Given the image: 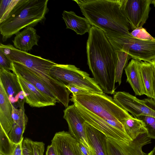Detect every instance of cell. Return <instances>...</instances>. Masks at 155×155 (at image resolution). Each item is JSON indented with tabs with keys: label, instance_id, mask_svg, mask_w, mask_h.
<instances>
[{
	"label": "cell",
	"instance_id": "6da1fadb",
	"mask_svg": "<svg viewBox=\"0 0 155 155\" xmlns=\"http://www.w3.org/2000/svg\"><path fill=\"white\" fill-rule=\"evenodd\" d=\"M87 42V64L94 80L104 93L114 94L118 53L101 30L92 26Z\"/></svg>",
	"mask_w": 155,
	"mask_h": 155
},
{
	"label": "cell",
	"instance_id": "7a4b0ae2",
	"mask_svg": "<svg viewBox=\"0 0 155 155\" xmlns=\"http://www.w3.org/2000/svg\"><path fill=\"white\" fill-rule=\"evenodd\" d=\"M92 26L106 36H132L129 21L121 7L122 0H73Z\"/></svg>",
	"mask_w": 155,
	"mask_h": 155
},
{
	"label": "cell",
	"instance_id": "3957f363",
	"mask_svg": "<svg viewBox=\"0 0 155 155\" xmlns=\"http://www.w3.org/2000/svg\"><path fill=\"white\" fill-rule=\"evenodd\" d=\"M48 0H19L7 18L0 24L3 41L21 29L43 21L49 10Z\"/></svg>",
	"mask_w": 155,
	"mask_h": 155
},
{
	"label": "cell",
	"instance_id": "277c9868",
	"mask_svg": "<svg viewBox=\"0 0 155 155\" xmlns=\"http://www.w3.org/2000/svg\"><path fill=\"white\" fill-rule=\"evenodd\" d=\"M70 100L102 118L109 124L127 134L122 123L132 116L104 93L73 94Z\"/></svg>",
	"mask_w": 155,
	"mask_h": 155
},
{
	"label": "cell",
	"instance_id": "5b68a950",
	"mask_svg": "<svg viewBox=\"0 0 155 155\" xmlns=\"http://www.w3.org/2000/svg\"><path fill=\"white\" fill-rule=\"evenodd\" d=\"M115 51L125 52L129 58L150 62L155 58V38L147 40L130 36H106Z\"/></svg>",
	"mask_w": 155,
	"mask_h": 155
},
{
	"label": "cell",
	"instance_id": "8992f818",
	"mask_svg": "<svg viewBox=\"0 0 155 155\" xmlns=\"http://www.w3.org/2000/svg\"><path fill=\"white\" fill-rule=\"evenodd\" d=\"M50 74L53 78L65 85L71 84L92 92L104 93L94 78L74 65L56 64L51 68Z\"/></svg>",
	"mask_w": 155,
	"mask_h": 155
},
{
	"label": "cell",
	"instance_id": "52a82bcc",
	"mask_svg": "<svg viewBox=\"0 0 155 155\" xmlns=\"http://www.w3.org/2000/svg\"><path fill=\"white\" fill-rule=\"evenodd\" d=\"M113 99L135 118L140 116L155 117V101L151 98L140 100L128 92L118 91L114 93Z\"/></svg>",
	"mask_w": 155,
	"mask_h": 155
},
{
	"label": "cell",
	"instance_id": "ba28073f",
	"mask_svg": "<svg viewBox=\"0 0 155 155\" xmlns=\"http://www.w3.org/2000/svg\"><path fill=\"white\" fill-rule=\"evenodd\" d=\"M107 155H148L143 147L151 143L147 133L140 134L128 143L107 137Z\"/></svg>",
	"mask_w": 155,
	"mask_h": 155
},
{
	"label": "cell",
	"instance_id": "9c48e42d",
	"mask_svg": "<svg viewBox=\"0 0 155 155\" xmlns=\"http://www.w3.org/2000/svg\"><path fill=\"white\" fill-rule=\"evenodd\" d=\"M0 49L7 54L12 61L21 63L34 72L56 64L49 59L19 50L10 44L5 45L1 43Z\"/></svg>",
	"mask_w": 155,
	"mask_h": 155
},
{
	"label": "cell",
	"instance_id": "30bf717a",
	"mask_svg": "<svg viewBox=\"0 0 155 155\" xmlns=\"http://www.w3.org/2000/svg\"><path fill=\"white\" fill-rule=\"evenodd\" d=\"M151 0H122V10L133 30L142 27L148 17Z\"/></svg>",
	"mask_w": 155,
	"mask_h": 155
},
{
	"label": "cell",
	"instance_id": "8fae6325",
	"mask_svg": "<svg viewBox=\"0 0 155 155\" xmlns=\"http://www.w3.org/2000/svg\"><path fill=\"white\" fill-rule=\"evenodd\" d=\"M77 110L85 121L104 134L107 137L126 143L132 140L126 134L109 124L104 119L73 102Z\"/></svg>",
	"mask_w": 155,
	"mask_h": 155
},
{
	"label": "cell",
	"instance_id": "7c38bea8",
	"mask_svg": "<svg viewBox=\"0 0 155 155\" xmlns=\"http://www.w3.org/2000/svg\"><path fill=\"white\" fill-rule=\"evenodd\" d=\"M64 114L63 118L68 123L69 133L92 153V150L87 142L84 125L85 121L77 110L74 105L73 104L66 108Z\"/></svg>",
	"mask_w": 155,
	"mask_h": 155
},
{
	"label": "cell",
	"instance_id": "4fadbf2b",
	"mask_svg": "<svg viewBox=\"0 0 155 155\" xmlns=\"http://www.w3.org/2000/svg\"><path fill=\"white\" fill-rule=\"evenodd\" d=\"M18 78L25 102L32 107L38 108L54 106L59 102L43 93L20 75Z\"/></svg>",
	"mask_w": 155,
	"mask_h": 155
},
{
	"label": "cell",
	"instance_id": "5bb4252c",
	"mask_svg": "<svg viewBox=\"0 0 155 155\" xmlns=\"http://www.w3.org/2000/svg\"><path fill=\"white\" fill-rule=\"evenodd\" d=\"M51 144L56 149L58 155H83L78 141L68 132L56 133Z\"/></svg>",
	"mask_w": 155,
	"mask_h": 155
},
{
	"label": "cell",
	"instance_id": "9a60e30c",
	"mask_svg": "<svg viewBox=\"0 0 155 155\" xmlns=\"http://www.w3.org/2000/svg\"><path fill=\"white\" fill-rule=\"evenodd\" d=\"M0 81L12 104L18 102L20 98L25 99L15 74L11 72L10 70L0 68Z\"/></svg>",
	"mask_w": 155,
	"mask_h": 155
},
{
	"label": "cell",
	"instance_id": "2e32d148",
	"mask_svg": "<svg viewBox=\"0 0 155 155\" xmlns=\"http://www.w3.org/2000/svg\"><path fill=\"white\" fill-rule=\"evenodd\" d=\"M12 62L13 73L20 75L41 92L58 101L50 89L32 71L21 63Z\"/></svg>",
	"mask_w": 155,
	"mask_h": 155
},
{
	"label": "cell",
	"instance_id": "e0dca14e",
	"mask_svg": "<svg viewBox=\"0 0 155 155\" xmlns=\"http://www.w3.org/2000/svg\"><path fill=\"white\" fill-rule=\"evenodd\" d=\"M88 143L93 155H107V137L87 123L84 124Z\"/></svg>",
	"mask_w": 155,
	"mask_h": 155
},
{
	"label": "cell",
	"instance_id": "ac0fdd59",
	"mask_svg": "<svg viewBox=\"0 0 155 155\" xmlns=\"http://www.w3.org/2000/svg\"><path fill=\"white\" fill-rule=\"evenodd\" d=\"M12 105L0 81V125L8 134L13 125Z\"/></svg>",
	"mask_w": 155,
	"mask_h": 155
},
{
	"label": "cell",
	"instance_id": "d6986e66",
	"mask_svg": "<svg viewBox=\"0 0 155 155\" xmlns=\"http://www.w3.org/2000/svg\"><path fill=\"white\" fill-rule=\"evenodd\" d=\"M39 38L35 29L33 27L28 26L17 34L12 42L15 48L27 52L34 45H38Z\"/></svg>",
	"mask_w": 155,
	"mask_h": 155
},
{
	"label": "cell",
	"instance_id": "ffe728a7",
	"mask_svg": "<svg viewBox=\"0 0 155 155\" xmlns=\"http://www.w3.org/2000/svg\"><path fill=\"white\" fill-rule=\"evenodd\" d=\"M127 81L130 85L136 95H144L140 70V61L132 59L124 68Z\"/></svg>",
	"mask_w": 155,
	"mask_h": 155
},
{
	"label": "cell",
	"instance_id": "44dd1931",
	"mask_svg": "<svg viewBox=\"0 0 155 155\" xmlns=\"http://www.w3.org/2000/svg\"><path fill=\"white\" fill-rule=\"evenodd\" d=\"M62 15L66 28L71 29L81 35L89 32L92 26L85 17L78 16L72 11H64Z\"/></svg>",
	"mask_w": 155,
	"mask_h": 155
},
{
	"label": "cell",
	"instance_id": "7402d4cb",
	"mask_svg": "<svg viewBox=\"0 0 155 155\" xmlns=\"http://www.w3.org/2000/svg\"><path fill=\"white\" fill-rule=\"evenodd\" d=\"M140 70L144 94L153 99V76L152 65L150 62L140 61Z\"/></svg>",
	"mask_w": 155,
	"mask_h": 155
},
{
	"label": "cell",
	"instance_id": "603a6c76",
	"mask_svg": "<svg viewBox=\"0 0 155 155\" xmlns=\"http://www.w3.org/2000/svg\"><path fill=\"white\" fill-rule=\"evenodd\" d=\"M127 134L133 140L140 134L147 133L143 122L132 116L124 120L122 122Z\"/></svg>",
	"mask_w": 155,
	"mask_h": 155
},
{
	"label": "cell",
	"instance_id": "cb8c5ba5",
	"mask_svg": "<svg viewBox=\"0 0 155 155\" xmlns=\"http://www.w3.org/2000/svg\"><path fill=\"white\" fill-rule=\"evenodd\" d=\"M28 119L26 115L18 123L13 124L8 134L11 140L15 144L20 143L23 140V134L25 131Z\"/></svg>",
	"mask_w": 155,
	"mask_h": 155
},
{
	"label": "cell",
	"instance_id": "d4e9b609",
	"mask_svg": "<svg viewBox=\"0 0 155 155\" xmlns=\"http://www.w3.org/2000/svg\"><path fill=\"white\" fill-rule=\"evenodd\" d=\"M9 138L0 125V153L3 155H11L16 145Z\"/></svg>",
	"mask_w": 155,
	"mask_h": 155
},
{
	"label": "cell",
	"instance_id": "484cf974",
	"mask_svg": "<svg viewBox=\"0 0 155 155\" xmlns=\"http://www.w3.org/2000/svg\"><path fill=\"white\" fill-rule=\"evenodd\" d=\"M19 0H0V24L7 18Z\"/></svg>",
	"mask_w": 155,
	"mask_h": 155
},
{
	"label": "cell",
	"instance_id": "4316f807",
	"mask_svg": "<svg viewBox=\"0 0 155 155\" xmlns=\"http://www.w3.org/2000/svg\"><path fill=\"white\" fill-rule=\"evenodd\" d=\"M136 118L143 122L147 134L151 139H155V117L147 116H140Z\"/></svg>",
	"mask_w": 155,
	"mask_h": 155
},
{
	"label": "cell",
	"instance_id": "83f0119b",
	"mask_svg": "<svg viewBox=\"0 0 155 155\" xmlns=\"http://www.w3.org/2000/svg\"><path fill=\"white\" fill-rule=\"evenodd\" d=\"M24 99L20 103V108L18 109L16 108L12 105V117L13 120V124L18 123L20 121L24 118L26 115L25 113L24 108Z\"/></svg>",
	"mask_w": 155,
	"mask_h": 155
},
{
	"label": "cell",
	"instance_id": "f1b7e54d",
	"mask_svg": "<svg viewBox=\"0 0 155 155\" xmlns=\"http://www.w3.org/2000/svg\"><path fill=\"white\" fill-rule=\"evenodd\" d=\"M130 33L134 38L141 40H147L153 38L143 27L136 29L133 30Z\"/></svg>",
	"mask_w": 155,
	"mask_h": 155
},
{
	"label": "cell",
	"instance_id": "f546056e",
	"mask_svg": "<svg viewBox=\"0 0 155 155\" xmlns=\"http://www.w3.org/2000/svg\"><path fill=\"white\" fill-rule=\"evenodd\" d=\"M12 62L2 50L0 49V68L13 71Z\"/></svg>",
	"mask_w": 155,
	"mask_h": 155
},
{
	"label": "cell",
	"instance_id": "4dcf8cb0",
	"mask_svg": "<svg viewBox=\"0 0 155 155\" xmlns=\"http://www.w3.org/2000/svg\"><path fill=\"white\" fill-rule=\"evenodd\" d=\"M34 155H43L45 144L42 142L33 141L30 139Z\"/></svg>",
	"mask_w": 155,
	"mask_h": 155
},
{
	"label": "cell",
	"instance_id": "1f68e13d",
	"mask_svg": "<svg viewBox=\"0 0 155 155\" xmlns=\"http://www.w3.org/2000/svg\"><path fill=\"white\" fill-rule=\"evenodd\" d=\"M65 87L70 93L72 94H85L92 92L86 89L81 88L71 84H68L65 85Z\"/></svg>",
	"mask_w": 155,
	"mask_h": 155
},
{
	"label": "cell",
	"instance_id": "d6a6232c",
	"mask_svg": "<svg viewBox=\"0 0 155 155\" xmlns=\"http://www.w3.org/2000/svg\"><path fill=\"white\" fill-rule=\"evenodd\" d=\"M22 149L23 155H34L30 142V139L25 138L23 140Z\"/></svg>",
	"mask_w": 155,
	"mask_h": 155
},
{
	"label": "cell",
	"instance_id": "836d02e7",
	"mask_svg": "<svg viewBox=\"0 0 155 155\" xmlns=\"http://www.w3.org/2000/svg\"><path fill=\"white\" fill-rule=\"evenodd\" d=\"M23 140L16 144L11 155H23L22 149Z\"/></svg>",
	"mask_w": 155,
	"mask_h": 155
},
{
	"label": "cell",
	"instance_id": "e575fe53",
	"mask_svg": "<svg viewBox=\"0 0 155 155\" xmlns=\"http://www.w3.org/2000/svg\"><path fill=\"white\" fill-rule=\"evenodd\" d=\"M78 144L83 155H93L91 152L82 143L78 142Z\"/></svg>",
	"mask_w": 155,
	"mask_h": 155
},
{
	"label": "cell",
	"instance_id": "d590c367",
	"mask_svg": "<svg viewBox=\"0 0 155 155\" xmlns=\"http://www.w3.org/2000/svg\"><path fill=\"white\" fill-rule=\"evenodd\" d=\"M46 155H58L56 149L52 144L48 146Z\"/></svg>",
	"mask_w": 155,
	"mask_h": 155
},
{
	"label": "cell",
	"instance_id": "8d00e7d4",
	"mask_svg": "<svg viewBox=\"0 0 155 155\" xmlns=\"http://www.w3.org/2000/svg\"><path fill=\"white\" fill-rule=\"evenodd\" d=\"M152 65L153 71V89L154 94V98L153 100L155 101V58L153 59L150 62Z\"/></svg>",
	"mask_w": 155,
	"mask_h": 155
},
{
	"label": "cell",
	"instance_id": "74e56055",
	"mask_svg": "<svg viewBox=\"0 0 155 155\" xmlns=\"http://www.w3.org/2000/svg\"><path fill=\"white\" fill-rule=\"evenodd\" d=\"M148 155H155V145L152 150L148 153Z\"/></svg>",
	"mask_w": 155,
	"mask_h": 155
},
{
	"label": "cell",
	"instance_id": "f35d334b",
	"mask_svg": "<svg viewBox=\"0 0 155 155\" xmlns=\"http://www.w3.org/2000/svg\"><path fill=\"white\" fill-rule=\"evenodd\" d=\"M151 4H153L155 7V0H151Z\"/></svg>",
	"mask_w": 155,
	"mask_h": 155
},
{
	"label": "cell",
	"instance_id": "ab89813d",
	"mask_svg": "<svg viewBox=\"0 0 155 155\" xmlns=\"http://www.w3.org/2000/svg\"><path fill=\"white\" fill-rule=\"evenodd\" d=\"M0 155H3V154H2L0 153Z\"/></svg>",
	"mask_w": 155,
	"mask_h": 155
}]
</instances>
